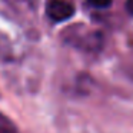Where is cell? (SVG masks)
I'll use <instances>...</instances> for the list:
<instances>
[{
  "instance_id": "cell-3",
  "label": "cell",
  "mask_w": 133,
  "mask_h": 133,
  "mask_svg": "<svg viewBox=\"0 0 133 133\" xmlns=\"http://www.w3.org/2000/svg\"><path fill=\"white\" fill-rule=\"evenodd\" d=\"M0 133H20L15 123L0 112Z\"/></svg>"
},
{
  "instance_id": "cell-4",
  "label": "cell",
  "mask_w": 133,
  "mask_h": 133,
  "mask_svg": "<svg viewBox=\"0 0 133 133\" xmlns=\"http://www.w3.org/2000/svg\"><path fill=\"white\" fill-rule=\"evenodd\" d=\"M4 3H7L9 6H12L15 10H17V9H24V7H27V6H32V2L30 0H3Z\"/></svg>"
},
{
  "instance_id": "cell-2",
  "label": "cell",
  "mask_w": 133,
  "mask_h": 133,
  "mask_svg": "<svg viewBox=\"0 0 133 133\" xmlns=\"http://www.w3.org/2000/svg\"><path fill=\"white\" fill-rule=\"evenodd\" d=\"M16 59V49L12 36L6 27L0 26V62H12Z\"/></svg>"
},
{
  "instance_id": "cell-5",
  "label": "cell",
  "mask_w": 133,
  "mask_h": 133,
  "mask_svg": "<svg viewBox=\"0 0 133 133\" xmlns=\"http://www.w3.org/2000/svg\"><path fill=\"white\" fill-rule=\"evenodd\" d=\"M90 6L96 7V9H107L112 4V0H87Z\"/></svg>"
},
{
  "instance_id": "cell-1",
  "label": "cell",
  "mask_w": 133,
  "mask_h": 133,
  "mask_svg": "<svg viewBox=\"0 0 133 133\" xmlns=\"http://www.w3.org/2000/svg\"><path fill=\"white\" fill-rule=\"evenodd\" d=\"M46 13L50 20L60 23V22L69 20L75 15V7L72 3H69L66 0H52L47 3Z\"/></svg>"
},
{
  "instance_id": "cell-6",
  "label": "cell",
  "mask_w": 133,
  "mask_h": 133,
  "mask_svg": "<svg viewBox=\"0 0 133 133\" xmlns=\"http://www.w3.org/2000/svg\"><path fill=\"white\" fill-rule=\"evenodd\" d=\"M126 10L129 15L133 16V0H126Z\"/></svg>"
}]
</instances>
